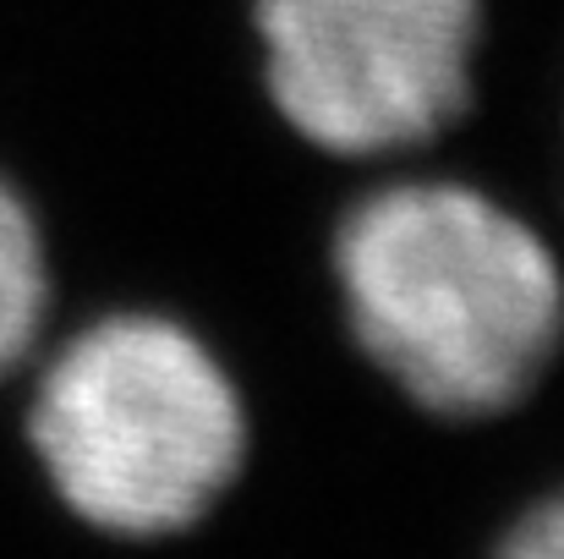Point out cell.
<instances>
[{"instance_id":"cell-1","label":"cell","mask_w":564,"mask_h":559,"mask_svg":"<svg viewBox=\"0 0 564 559\" xmlns=\"http://www.w3.org/2000/svg\"><path fill=\"white\" fill-rule=\"evenodd\" d=\"M351 352L438 422H494L564 352V258L494 186L389 165L351 182L324 241Z\"/></svg>"},{"instance_id":"cell-2","label":"cell","mask_w":564,"mask_h":559,"mask_svg":"<svg viewBox=\"0 0 564 559\" xmlns=\"http://www.w3.org/2000/svg\"><path fill=\"white\" fill-rule=\"evenodd\" d=\"M11 395L39 483L99 538L187 533L247 461L241 384L171 308L121 302L55 324Z\"/></svg>"},{"instance_id":"cell-3","label":"cell","mask_w":564,"mask_h":559,"mask_svg":"<svg viewBox=\"0 0 564 559\" xmlns=\"http://www.w3.org/2000/svg\"><path fill=\"white\" fill-rule=\"evenodd\" d=\"M488 0H252L263 105L357 171L427 165L477 105Z\"/></svg>"},{"instance_id":"cell-4","label":"cell","mask_w":564,"mask_h":559,"mask_svg":"<svg viewBox=\"0 0 564 559\" xmlns=\"http://www.w3.org/2000/svg\"><path fill=\"white\" fill-rule=\"evenodd\" d=\"M55 330V280L33 203L0 171V389L17 384Z\"/></svg>"},{"instance_id":"cell-5","label":"cell","mask_w":564,"mask_h":559,"mask_svg":"<svg viewBox=\"0 0 564 559\" xmlns=\"http://www.w3.org/2000/svg\"><path fill=\"white\" fill-rule=\"evenodd\" d=\"M488 559H564V477L538 488L494 538Z\"/></svg>"},{"instance_id":"cell-6","label":"cell","mask_w":564,"mask_h":559,"mask_svg":"<svg viewBox=\"0 0 564 559\" xmlns=\"http://www.w3.org/2000/svg\"><path fill=\"white\" fill-rule=\"evenodd\" d=\"M560 138H564V116H560Z\"/></svg>"}]
</instances>
